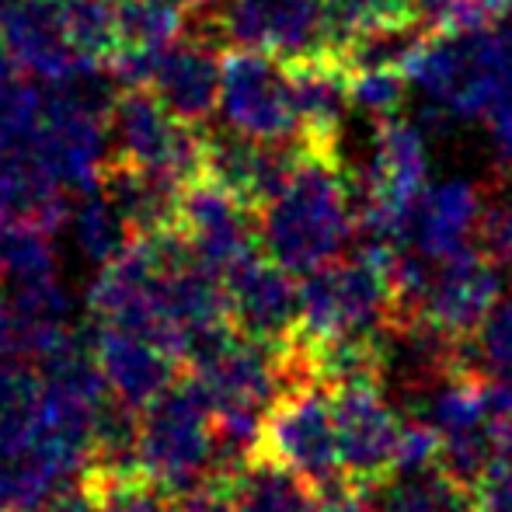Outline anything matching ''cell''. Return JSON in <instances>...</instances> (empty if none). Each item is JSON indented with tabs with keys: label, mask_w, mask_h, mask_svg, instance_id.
Listing matches in <instances>:
<instances>
[{
	"label": "cell",
	"mask_w": 512,
	"mask_h": 512,
	"mask_svg": "<svg viewBox=\"0 0 512 512\" xmlns=\"http://www.w3.org/2000/svg\"><path fill=\"white\" fill-rule=\"evenodd\" d=\"M91 345L108 380V391L133 408H147L157 394H164L182 377V359L140 331L98 324Z\"/></svg>",
	"instance_id": "obj_15"
},
{
	"label": "cell",
	"mask_w": 512,
	"mask_h": 512,
	"mask_svg": "<svg viewBox=\"0 0 512 512\" xmlns=\"http://www.w3.org/2000/svg\"><path fill=\"white\" fill-rule=\"evenodd\" d=\"M70 216H74L77 248L98 265L112 262L133 241V230H129L126 216L119 213V206L102 189H91L84 196H77V209Z\"/></svg>",
	"instance_id": "obj_19"
},
{
	"label": "cell",
	"mask_w": 512,
	"mask_h": 512,
	"mask_svg": "<svg viewBox=\"0 0 512 512\" xmlns=\"http://www.w3.org/2000/svg\"><path fill=\"white\" fill-rule=\"evenodd\" d=\"M175 234L192 248V255L216 276H227L234 265L262 251L258 237V216L227 189H220L209 178H192L182 185L175 213Z\"/></svg>",
	"instance_id": "obj_11"
},
{
	"label": "cell",
	"mask_w": 512,
	"mask_h": 512,
	"mask_svg": "<svg viewBox=\"0 0 512 512\" xmlns=\"http://www.w3.org/2000/svg\"><path fill=\"white\" fill-rule=\"evenodd\" d=\"M356 234V178L345 171L338 147L300 140L290 178L258 209L262 251L304 279L342 258Z\"/></svg>",
	"instance_id": "obj_1"
},
{
	"label": "cell",
	"mask_w": 512,
	"mask_h": 512,
	"mask_svg": "<svg viewBox=\"0 0 512 512\" xmlns=\"http://www.w3.org/2000/svg\"><path fill=\"white\" fill-rule=\"evenodd\" d=\"M481 213H485L481 185L467 182V178L429 182L408 209L398 248L432 258V262L446 258L471 244V237L481 227Z\"/></svg>",
	"instance_id": "obj_13"
},
{
	"label": "cell",
	"mask_w": 512,
	"mask_h": 512,
	"mask_svg": "<svg viewBox=\"0 0 512 512\" xmlns=\"http://www.w3.org/2000/svg\"><path fill=\"white\" fill-rule=\"evenodd\" d=\"M203 129L178 119L161 98L143 84H126L115 95L108 133L115 161L157 171L189 185L203 175Z\"/></svg>",
	"instance_id": "obj_7"
},
{
	"label": "cell",
	"mask_w": 512,
	"mask_h": 512,
	"mask_svg": "<svg viewBox=\"0 0 512 512\" xmlns=\"http://www.w3.org/2000/svg\"><path fill=\"white\" fill-rule=\"evenodd\" d=\"M220 474H227L237 512H314V488L272 460L248 457Z\"/></svg>",
	"instance_id": "obj_16"
},
{
	"label": "cell",
	"mask_w": 512,
	"mask_h": 512,
	"mask_svg": "<svg viewBox=\"0 0 512 512\" xmlns=\"http://www.w3.org/2000/svg\"><path fill=\"white\" fill-rule=\"evenodd\" d=\"M314 512H373L370 492L349 481H331L324 488H314Z\"/></svg>",
	"instance_id": "obj_25"
},
{
	"label": "cell",
	"mask_w": 512,
	"mask_h": 512,
	"mask_svg": "<svg viewBox=\"0 0 512 512\" xmlns=\"http://www.w3.org/2000/svg\"><path fill=\"white\" fill-rule=\"evenodd\" d=\"M7 363H14V359H7ZM7 363H0V380H4V370H7Z\"/></svg>",
	"instance_id": "obj_29"
},
{
	"label": "cell",
	"mask_w": 512,
	"mask_h": 512,
	"mask_svg": "<svg viewBox=\"0 0 512 512\" xmlns=\"http://www.w3.org/2000/svg\"><path fill=\"white\" fill-rule=\"evenodd\" d=\"M0 46L18 63L21 74L35 81H63L95 63L81 60L70 46L67 32L60 25V14L49 0H11L0 11Z\"/></svg>",
	"instance_id": "obj_14"
},
{
	"label": "cell",
	"mask_w": 512,
	"mask_h": 512,
	"mask_svg": "<svg viewBox=\"0 0 512 512\" xmlns=\"http://www.w3.org/2000/svg\"><path fill=\"white\" fill-rule=\"evenodd\" d=\"M488 140L499 168L512 175V95L502 98V105H495V112L488 115Z\"/></svg>",
	"instance_id": "obj_26"
},
{
	"label": "cell",
	"mask_w": 512,
	"mask_h": 512,
	"mask_svg": "<svg viewBox=\"0 0 512 512\" xmlns=\"http://www.w3.org/2000/svg\"><path fill=\"white\" fill-rule=\"evenodd\" d=\"M230 324L237 335L283 345L300 324V283L290 269L255 251L223 276Z\"/></svg>",
	"instance_id": "obj_12"
},
{
	"label": "cell",
	"mask_w": 512,
	"mask_h": 512,
	"mask_svg": "<svg viewBox=\"0 0 512 512\" xmlns=\"http://www.w3.org/2000/svg\"><path fill=\"white\" fill-rule=\"evenodd\" d=\"M502 28H506V32L512 35V0H509V7H506V14H502V21H499Z\"/></svg>",
	"instance_id": "obj_28"
},
{
	"label": "cell",
	"mask_w": 512,
	"mask_h": 512,
	"mask_svg": "<svg viewBox=\"0 0 512 512\" xmlns=\"http://www.w3.org/2000/svg\"><path fill=\"white\" fill-rule=\"evenodd\" d=\"M223 53L196 35H178L161 49H129L108 63L112 81L143 84L150 88L178 119L192 126H209L220 108V81H223Z\"/></svg>",
	"instance_id": "obj_6"
},
{
	"label": "cell",
	"mask_w": 512,
	"mask_h": 512,
	"mask_svg": "<svg viewBox=\"0 0 512 512\" xmlns=\"http://www.w3.org/2000/svg\"><path fill=\"white\" fill-rule=\"evenodd\" d=\"M251 457L286 467L310 488L342 481L338 460V425L331 391L321 384H293L276 394L258 425Z\"/></svg>",
	"instance_id": "obj_5"
},
{
	"label": "cell",
	"mask_w": 512,
	"mask_h": 512,
	"mask_svg": "<svg viewBox=\"0 0 512 512\" xmlns=\"http://www.w3.org/2000/svg\"><path fill=\"white\" fill-rule=\"evenodd\" d=\"M35 512H98V509H95L91 492L84 488V481H67V485L56 488Z\"/></svg>",
	"instance_id": "obj_27"
},
{
	"label": "cell",
	"mask_w": 512,
	"mask_h": 512,
	"mask_svg": "<svg viewBox=\"0 0 512 512\" xmlns=\"http://www.w3.org/2000/svg\"><path fill=\"white\" fill-rule=\"evenodd\" d=\"M474 512H512V446L495 453L474 485Z\"/></svg>",
	"instance_id": "obj_24"
},
{
	"label": "cell",
	"mask_w": 512,
	"mask_h": 512,
	"mask_svg": "<svg viewBox=\"0 0 512 512\" xmlns=\"http://www.w3.org/2000/svg\"><path fill=\"white\" fill-rule=\"evenodd\" d=\"M338 425V460H342V481L380 492L398 478L401 436L405 422L394 415L384 401L380 384H345L331 391Z\"/></svg>",
	"instance_id": "obj_9"
},
{
	"label": "cell",
	"mask_w": 512,
	"mask_h": 512,
	"mask_svg": "<svg viewBox=\"0 0 512 512\" xmlns=\"http://www.w3.org/2000/svg\"><path fill=\"white\" fill-rule=\"evenodd\" d=\"M140 467L178 495H189L213 474V415L185 370L168 391L140 408Z\"/></svg>",
	"instance_id": "obj_4"
},
{
	"label": "cell",
	"mask_w": 512,
	"mask_h": 512,
	"mask_svg": "<svg viewBox=\"0 0 512 512\" xmlns=\"http://www.w3.org/2000/svg\"><path fill=\"white\" fill-rule=\"evenodd\" d=\"M81 481L95 499L98 512H185L182 495L161 485L143 467H126V471L84 467Z\"/></svg>",
	"instance_id": "obj_17"
},
{
	"label": "cell",
	"mask_w": 512,
	"mask_h": 512,
	"mask_svg": "<svg viewBox=\"0 0 512 512\" xmlns=\"http://www.w3.org/2000/svg\"><path fill=\"white\" fill-rule=\"evenodd\" d=\"M227 49H258L283 63L331 56L328 0H223Z\"/></svg>",
	"instance_id": "obj_10"
},
{
	"label": "cell",
	"mask_w": 512,
	"mask_h": 512,
	"mask_svg": "<svg viewBox=\"0 0 512 512\" xmlns=\"http://www.w3.org/2000/svg\"><path fill=\"white\" fill-rule=\"evenodd\" d=\"M220 115L223 126L255 143H272V147L297 143L300 115L286 63L269 53H258V49H227L220 81Z\"/></svg>",
	"instance_id": "obj_8"
},
{
	"label": "cell",
	"mask_w": 512,
	"mask_h": 512,
	"mask_svg": "<svg viewBox=\"0 0 512 512\" xmlns=\"http://www.w3.org/2000/svg\"><path fill=\"white\" fill-rule=\"evenodd\" d=\"M401 70L408 88L443 119H488L512 95V35L502 25L425 32Z\"/></svg>",
	"instance_id": "obj_2"
},
{
	"label": "cell",
	"mask_w": 512,
	"mask_h": 512,
	"mask_svg": "<svg viewBox=\"0 0 512 512\" xmlns=\"http://www.w3.org/2000/svg\"><path fill=\"white\" fill-rule=\"evenodd\" d=\"M512 178V175H509ZM481 248L512 272V182L485 189V213H481Z\"/></svg>",
	"instance_id": "obj_23"
},
{
	"label": "cell",
	"mask_w": 512,
	"mask_h": 512,
	"mask_svg": "<svg viewBox=\"0 0 512 512\" xmlns=\"http://www.w3.org/2000/svg\"><path fill=\"white\" fill-rule=\"evenodd\" d=\"M425 32H467V28L499 25L509 0H415Z\"/></svg>",
	"instance_id": "obj_21"
},
{
	"label": "cell",
	"mask_w": 512,
	"mask_h": 512,
	"mask_svg": "<svg viewBox=\"0 0 512 512\" xmlns=\"http://www.w3.org/2000/svg\"><path fill=\"white\" fill-rule=\"evenodd\" d=\"M373 512H474V488L432 464L425 471L394 478Z\"/></svg>",
	"instance_id": "obj_18"
},
{
	"label": "cell",
	"mask_w": 512,
	"mask_h": 512,
	"mask_svg": "<svg viewBox=\"0 0 512 512\" xmlns=\"http://www.w3.org/2000/svg\"><path fill=\"white\" fill-rule=\"evenodd\" d=\"M345 84H349V102L352 108H363L373 119L394 115L405 102L408 77L401 67H356L345 70Z\"/></svg>",
	"instance_id": "obj_20"
},
{
	"label": "cell",
	"mask_w": 512,
	"mask_h": 512,
	"mask_svg": "<svg viewBox=\"0 0 512 512\" xmlns=\"http://www.w3.org/2000/svg\"><path fill=\"white\" fill-rule=\"evenodd\" d=\"M394 258L398 248L366 241L300 279V324L307 342H370L394 328Z\"/></svg>",
	"instance_id": "obj_3"
},
{
	"label": "cell",
	"mask_w": 512,
	"mask_h": 512,
	"mask_svg": "<svg viewBox=\"0 0 512 512\" xmlns=\"http://www.w3.org/2000/svg\"><path fill=\"white\" fill-rule=\"evenodd\" d=\"M471 359L481 373L512 387V290L499 297V304L488 314L485 328L471 349Z\"/></svg>",
	"instance_id": "obj_22"
}]
</instances>
